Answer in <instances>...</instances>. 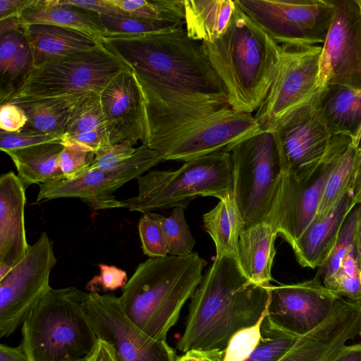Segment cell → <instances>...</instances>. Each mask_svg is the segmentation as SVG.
<instances>
[{"instance_id": "obj_15", "label": "cell", "mask_w": 361, "mask_h": 361, "mask_svg": "<svg viewBox=\"0 0 361 361\" xmlns=\"http://www.w3.org/2000/svg\"><path fill=\"white\" fill-rule=\"evenodd\" d=\"M87 310L99 339L112 348L115 361H176L175 350L166 341L155 340L126 317L120 297L88 293Z\"/></svg>"}, {"instance_id": "obj_4", "label": "cell", "mask_w": 361, "mask_h": 361, "mask_svg": "<svg viewBox=\"0 0 361 361\" xmlns=\"http://www.w3.org/2000/svg\"><path fill=\"white\" fill-rule=\"evenodd\" d=\"M206 264L197 252L149 258L139 264L120 296L126 317L148 336L166 341L200 285Z\"/></svg>"}, {"instance_id": "obj_18", "label": "cell", "mask_w": 361, "mask_h": 361, "mask_svg": "<svg viewBox=\"0 0 361 361\" xmlns=\"http://www.w3.org/2000/svg\"><path fill=\"white\" fill-rule=\"evenodd\" d=\"M315 95L281 119L272 130L284 173H312L328 148L332 135L319 114Z\"/></svg>"}, {"instance_id": "obj_2", "label": "cell", "mask_w": 361, "mask_h": 361, "mask_svg": "<svg viewBox=\"0 0 361 361\" xmlns=\"http://www.w3.org/2000/svg\"><path fill=\"white\" fill-rule=\"evenodd\" d=\"M269 286L250 281L235 258L215 257L192 296L177 349L225 350L236 333L256 325L265 315Z\"/></svg>"}, {"instance_id": "obj_40", "label": "cell", "mask_w": 361, "mask_h": 361, "mask_svg": "<svg viewBox=\"0 0 361 361\" xmlns=\"http://www.w3.org/2000/svg\"><path fill=\"white\" fill-rule=\"evenodd\" d=\"M159 216L157 213L146 212L142 214L138 223L142 249L143 253L149 258L169 255Z\"/></svg>"}, {"instance_id": "obj_32", "label": "cell", "mask_w": 361, "mask_h": 361, "mask_svg": "<svg viewBox=\"0 0 361 361\" xmlns=\"http://www.w3.org/2000/svg\"><path fill=\"white\" fill-rule=\"evenodd\" d=\"M359 147L351 141L346 147L326 181L315 216L326 214L346 192H349Z\"/></svg>"}, {"instance_id": "obj_57", "label": "cell", "mask_w": 361, "mask_h": 361, "mask_svg": "<svg viewBox=\"0 0 361 361\" xmlns=\"http://www.w3.org/2000/svg\"><path fill=\"white\" fill-rule=\"evenodd\" d=\"M357 305H360V307H361V302H359V303H357Z\"/></svg>"}, {"instance_id": "obj_13", "label": "cell", "mask_w": 361, "mask_h": 361, "mask_svg": "<svg viewBox=\"0 0 361 361\" xmlns=\"http://www.w3.org/2000/svg\"><path fill=\"white\" fill-rule=\"evenodd\" d=\"M321 54L322 46L318 45L281 46L273 82L254 116L261 130H272L281 119L317 94L320 89Z\"/></svg>"}, {"instance_id": "obj_14", "label": "cell", "mask_w": 361, "mask_h": 361, "mask_svg": "<svg viewBox=\"0 0 361 361\" xmlns=\"http://www.w3.org/2000/svg\"><path fill=\"white\" fill-rule=\"evenodd\" d=\"M163 161L155 150L142 144L123 164L111 170L89 167L78 176L39 184L37 202L56 198H80L97 210L121 208L114 193L128 182L137 179Z\"/></svg>"}, {"instance_id": "obj_33", "label": "cell", "mask_w": 361, "mask_h": 361, "mask_svg": "<svg viewBox=\"0 0 361 361\" xmlns=\"http://www.w3.org/2000/svg\"><path fill=\"white\" fill-rule=\"evenodd\" d=\"M104 36H142L185 27L184 20H154L128 15H99Z\"/></svg>"}, {"instance_id": "obj_30", "label": "cell", "mask_w": 361, "mask_h": 361, "mask_svg": "<svg viewBox=\"0 0 361 361\" xmlns=\"http://www.w3.org/2000/svg\"><path fill=\"white\" fill-rule=\"evenodd\" d=\"M87 94L14 102L27 118L21 131L64 136L71 111Z\"/></svg>"}, {"instance_id": "obj_49", "label": "cell", "mask_w": 361, "mask_h": 361, "mask_svg": "<svg viewBox=\"0 0 361 361\" xmlns=\"http://www.w3.org/2000/svg\"><path fill=\"white\" fill-rule=\"evenodd\" d=\"M32 0H0V20L20 17Z\"/></svg>"}, {"instance_id": "obj_27", "label": "cell", "mask_w": 361, "mask_h": 361, "mask_svg": "<svg viewBox=\"0 0 361 361\" xmlns=\"http://www.w3.org/2000/svg\"><path fill=\"white\" fill-rule=\"evenodd\" d=\"M62 142H47L5 152L14 163L18 176L25 188L65 179L59 167Z\"/></svg>"}, {"instance_id": "obj_23", "label": "cell", "mask_w": 361, "mask_h": 361, "mask_svg": "<svg viewBox=\"0 0 361 361\" xmlns=\"http://www.w3.org/2000/svg\"><path fill=\"white\" fill-rule=\"evenodd\" d=\"M33 66L67 54L89 49L102 40L83 31L50 24L23 25Z\"/></svg>"}, {"instance_id": "obj_45", "label": "cell", "mask_w": 361, "mask_h": 361, "mask_svg": "<svg viewBox=\"0 0 361 361\" xmlns=\"http://www.w3.org/2000/svg\"><path fill=\"white\" fill-rule=\"evenodd\" d=\"M99 274L95 276L87 283L91 292H96V288L100 286L104 290H115L123 288L128 281L127 273L115 266L99 264Z\"/></svg>"}, {"instance_id": "obj_22", "label": "cell", "mask_w": 361, "mask_h": 361, "mask_svg": "<svg viewBox=\"0 0 361 361\" xmlns=\"http://www.w3.org/2000/svg\"><path fill=\"white\" fill-rule=\"evenodd\" d=\"M317 109L331 135L350 137L356 146L361 142V90L328 84L315 95Z\"/></svg>"}, {"instance_id": "obj_28", "label": "cell", "mask_w": 361, "mask_h": 361, "mask_svg": "<svg viewBox=\"0 0 361 361\" xmlns=\"http://www.w3.org/2000/svg\"><path fill=\"white\" fill-rule=\"evenodd\" d=\"M235 6V0H184L188 37L200 42L219 38L226 30Z\"/></svg>"}, {"instance_id": "obj_42", "label": "cell", "mask_w": 361, "mask_h": 361, "mask_svg": "<svg viewBox=\"0 0 361 361\" xmlns=\"http://www.w3.org/2000/svg\"><path fill=\"white\" fill-rule=\"evenodd\" d=\"M63 145L59 164L65 179H71L90 167L94 153L75 145Z\"/></svg>"}, {"instance_id": "obj_26", "label": "cell", "mask_w": 361, "mask_h": 361, "mask_svg": "<svg viewBox=\"0 0 361 361\" xmlns=\"http://www.w3.org/2000/svg\"><path fill=\"white\" fill-rule=\"evenodd\" d=\"M23 25L50 24L89 33L102 40L105 32L96 13L69 4L66 0H32L20 16Z\"/></svg>"}, {"instance_id": "obj_19", "label": "cell", "mask_w": 361, "mask_h": 361, "mask_svg": "<svg viewBox=\"0 0 361 361\" xmlns=\"http://www.w3.org/2000/svg\"><path fill=\"white\" fill-rule=\"evenodd\" d=\"M100 97L109 143H143L147 135L145 99L133 71L116 75Z\"/></svg>"}, {"instance_id": "obj_3", "label": "cell", "mask_w": 361, "mask_h": 361, "mask_svg": "<svg viewBox=\"0 0 361 361\" xmlns=\"http://www.w3.org/2000/svg\"><path fill=\"white\" fill-rule=\"evenodd\" d=\"M202 46L224 84L230 107L241 113L257 111L273 82L281 46L236 3L224 33Z\"/></svg>"}, {"instance_id": "obj_31", "label": "cell", "mask_w": 361, "mask_h": 361, "mask_svg": "<svg viewBox=\"0 0 361 361\" xmlns=\"http://www.w3.org/2000/svg\"><path fill=\"white\" fill-rule=\"evenodd\" d=\"M32 66L31 50L23 28L19 31L1 35V104L14 92Z\"/></svg>"}, {"instance_id": "obj_11", "label": "cell", "mask_w": 361, "mask_h": 361, "mask_svg": "<svg viewBox=\"0 0 361 361\" xmlns=\"http://www.w3.org/2000/svg\"><path fill=\"white\" fill-rule=\"evenodd\" d=\"M276 43L286 47L323 44L334 13L333 0H235Z\"/></svg>"}, {"instance_id": "obj_29", "label": "cell", "mask_w": 361, "mask_h": 361, "mask_svg": "<svg viewBox=\"0 0 361 361\" xmlns=\"http://www.w3.org/2000/svg\"><path fill=\"white\" fill-rule=\"evenodd\" d=\"M205 231L212 238L216 257L229 256L238 261V243L245 224L233 192L202 216Z\"/></svg>"}, {"instance_id": "obj_5", "label": "cell", "mask_w": 361, "mask_h": 361, "mask_svg": "<svg viewBox=\"0 0 361 361\" xmlns=\"http://www.w3.org/2000/svg\"><path fill=\"white\" fill-rule=\"evenodd\" d=\"M88 293L75 286L51 288L21 327L31 361H87L99 338L87 310Z\"/></svg>"}, {"instance_id": "obj_7", "label": "cell", "mask_w": 361, "mask_h": 361, "mask_svg": "<svg viewBox=\"0 0 361 361\" xmlns=\"http://www.w3.org/2000/svg\"><path fill=\"white\" fill-rule=\"evenodd\" d=\"M128 69L132 68L102 40L93 48L32 66L4 103L101 93L116 75Z\"/></svg>"}, {"instance_id": "obj_46", "label": "cell", "mask_w": 361, "mask_h": 361, "mask_svg": "<svg viewBox=\"0 0 361 361\" xmlns=\"http://www.w3.org/2000/svg\"><path fill=\"white\" fill-rule=\"evenodd\" d=\"M27 122L24 111L16 104H1L0 128L6 133H17L23 130Z\"/></svg>"}, {"instance_id": "obj_56", "label": "cell", "mask_w": 361, "mask_h": 361, "mask_svg": "<svg viewBox=\"0 0 361 361\" xmlns=\"http://www.w3.org/2000/svg\"><path fill=\"white\" fill-rule=\"evenodd\" d=\"M11 266L0 262V280L3 279L12 269Z\"/></svg>"}, {"instance_id": "obj_53", "label": "cell", "mask_w": 361, "mask_h": 361, "mask_svg": "<svg viewBox=\"0 0 361 361\" xmlns=\"http://www.w3.org/2000/svg\"><path fill=\"white\" fill-rule=\"evenodd\" d=\"M331 361H361V343L345 345Z\"/></svg>"}, {"instance_id": "obj_58", "label": "cell", "mask_w": 361, "mask_h": 361, "mask_svg": "<svg viewBox=\"0 0 361 361\" xmlns=\"http://www.w3.org/2000/svg\"><path fill=\"white\" fill-rule=\"evenodd\" d=\"M359 335L361 336V329H360V331L359 333Z\"/></svg>"}, {"instance_id": "obj_20", "label": "cell", "mask_w": 361, "mask_h": 361, "mask_svg": "<svg viewBox=\"0 0 361 361\" xmlns=\"http://www.w3.org/2000/svg\"><path fill=\"white\" fill-rule=\"evenodd\" d=\"M25 187L13 171L0 177V262L11 267L26 254Z\"/></svg>"}, {"instance_id": "obj_12", "label": "cell", "mask_w": 361, "mask_h": 361, "mask_svg": "<svg viewBox=\"0 0 361 361\" xmlns=\"http://www.w3.org/2000/svg\"><path fill=\"white\" fill-rule=\"evenodd\" d=\"M57 263L47 232L29 246L25 255L0 280V338H7L51 288V273Z\"/></svg>"}, {"instance_id": "obj_41", "label": "cell", "mask_w": 361, "mask_h": 361, "mask_svg": "<svg viewBox=\"0 0 361 361\" xmlns=\"http://www.w3.org/2000/svg\"><path fill=\"white\" fill-rule=\"evenodd\" d=\"M262 319L256 325L243 329L232 337L225 349L223 361H244L249 357L259 342Z\"/></svg>"}, {"instance_id": "obj_37", "label": "cell", "mask_w": 361, "mask_h": 361, "mask_svg": "<svg viewBox=\"0 0 361 361\" xmlns=\"http://www.w3.org/2000/svg\"><path fill=\"white\" fill-rule=\"evenodd\" d=\"M324 286L341 298L361 302V261L356 247L343 259L339 268Z\"/></svg>"}, {"instance_id": "obj_36", "label": "cell", "mask_w": 361, "mask_h": 361, "mask_svg": "<svg viewBox=\"0 0 361 361\" xmlns=\"http://www.w3.org/2000/svg\"><path fill=\"white\" fill-rule=\"evenodd\" d=\"M100 94L90 92L74 105L68 117L64 136L92 130L106 131Z\"/></svg>"}, {"instance_id": "obj_34", "label": "cell", "mask_w": 361, "mask_h": 361, "mask_svg": "<svg viewBox=\"0 0 361 361\" xmlns=\"http://www.w3.org/2000/svg\"><path fill=\"white\" fill-rule=\"evenodd\" d=\"M299 338V336L276 327L266 313L260 324L259 342L244 361H279L293 348Z\"/></svg>"}, {"instance_id": "obj_6", "label": "cell", "mask_w": 361, "mask_h": 361, "mask_svg": "<svg viewBox=\"0 0 361 361\" xmlns=\"http://www.w3.org/2000/svg\"><path fill=\"white\" fill-rule=\"evenodd\" d=\"M135 196L121 208L142 214L176 207L186 208L199 197L222 200L233 192L230 151L216 152L184 164L175 171H149L137 179Z\"/></svg>"}, {"instance_id": "obj_25", "label": "cell", "mask_w": 361, "mask_h": 361, "mask_svg": "<svg viewBox=\"0 0 361 361\" xmlns=\"http://www.w3.org/2000/svg\"><path fill=\"white\" fill-rule=\"evenodd\" d=\"M354 338L349 322L334 312L322 325L300 337L279 361H331L346 342Z\"/></svg>"}, {"instance_id": "obj_55", "label": "cell", "mask_w": 361, "mask_h": 361, "mask_svg": "<svg viewBox=\"0 0 361 361\" xmlns=\"http://www.w3.org/2000/svg\"><path fill=\"white\" fill-rule=\"evenodd\" d=\"M359 214L357 224L356 250L358 257L361 261V203L358 204Z\"/></svg>"}, {"instance_id": "obj_48", "label": "cell", "mask_w": 361, "mask_h": 361, "mask_svg": "<svg viewBox=\"0 0 361 361\" xmlns=\"http://www.w3.org/2000/svg\"><path fill=\"white\" fill-rule=\"evenodd\" d=\"M225 350H190L180 357L176 361H223Z\"/></svg>"}, {"instance_id": "obj_17", "label": "cell", "mask_w": 361, "mask_h": 361, "mask_svg": "<svg viewBox=\"0 0 361 361\" xmlns=\"http://www.w3.org/2000/svg\"><path fill=\"white\" fill-rule=\"evenodd\" d=\"M267 317L276 327L302 336L322 325L332 314L339 297L328 289L317 273L310 280L269 285Z\"/></svg>"}, {"instance_id": "obj_1", "label": "cell", "mask_w": 361, "mask_h": 361, "mask_svg": "<svg viewBox=\"0 0 361 361\" xmlns=\"http://www.w3.org/2000/svg\"><path fill=\"white\" fill-rule=\"evenodd\" d=\"M102 41L132 68L142 88L145 142L188 120L230 107L202 42L190 39L185 27L142 36H104Z\"/></svg>"}, {"instance_id": "obj_50", "label": "cell", "mask_w": 361, "mask_h": 361, "mask_svg": "<svg viewBox=\"0 0 361 361\" xmlns=\"http://www.w3.org/2000/svg\"><path fill=\"white\" fill-rule=\"evenodd\" d=\"M0 361H31L23 344L17 347L0 344Z\"/></svg>"}, {"instance_id": "obj_51", "label": "cell", "mask_w": 361, "mask_h": 361, "mask_svg": "<svg viewBox=\"0 0 361 361\" xmlns=\"http://www.w3.org/2000/svg\"><path fill=\"white\" fill-rule=\"evenodd\" d=\"M349 192L356 204L361 203V142L358 149L357 158L350 183Z\"/></svg>"}, {"instance_id": "obj_54", "label": "cell", "mask_w": 361, "mask_h": 361, "mask_svg": "<svg viewBox=\"0 0 361 361\" xmlns=\"http://www.w3.org/2000/svg\"><path fill=\"white\" fill-rule=\"evenodd\" d=\"M23 28L20 17H11L0 20V35L21 30Z\"/></svg>"}, {"instance_id": "obj_9", "label": "cell", "mask_w": 361, "mask_h": 361, "mask_svg": "<svg viewBox=\"0 0 361 361\" xmlns=\"http://www.w3.org/2000/svg\"><path fill=\"white\" fill-rule=\"evenodd\" d=\"M261 129L252 114L232 108L197 116L145 141L164 160L188 161L230 151L241 140Z\"/></svg>"}, {"instance_id": "obj_8", "label": "cell", "mask_w": 361, "mask_h": 361, "mask_svg": "<svg viewBox=\"0 0 361 361\" xmlns=\"http://www.w3.org/2000/svg\"><path fill=\"white\" fill-rule=\"evenodd\" d=\"M233 195L245 228L270 223L282 174L280 154L272 130H260L231 149Z\"/></svg>"}, {"instance_id": "obj_43", "label": "cell", "mask_w": 361, "mask_h": 361, "mask_svg": "<svg viewBox=\"0 0 361 361\" xmlns=\"http://www.w3.org/2000/svg\"><path fill=\"white\" fill-rule=\"evenodd\" d=\"M129 142L110 145L94 153L90 167L107 171L114 169L128 161L137 148Z\"/></svg>"}, {"instance_id": "obj_21", "label": "cell", "mask_w": 361, "mask_h": 361, "mask_svg": "<svg viewBox=\"0 0 361 361\" xmlns=\"http://www.w3.org/2000/svg\"><path fill=\"white\" fill-rule=\"evenodd\" d=\"M356 205L351 194L348 192L326 214L314 217L291 246L300 265L319 269L325 263L346 216Z\"/></svg>"}, {"instance_id": "obj_16", "label": "cell", "mask_w": 361, "mask_h": 361, "mask_svg": "<svg viewBox=\"0 0 361 361\" xmlns=\"http://www.w3.org/2000/svg\"><path fill=\"white\" fill-rule=\"evenodd\" d=\"M334 13L322 46L319 85L361 90V0H333Z\"/></svg>"}, {"instance_id": "obj_35", "label": "cell", "mask_w": 361, "mask_h": 361, "mask_svg": "<svg viewBox=\"0 0 361 361\" xmlns=\"http://www.w3.org/2000/svg\"><path fill=\"white\" fill-rule=\"evenodd\" d=\"M124 14L147 20H184V0H111Z\"/></svg>"}, {"instance_id": "obj_24", "label": "cell", "mask_w": 361, "mask_h": 361, "mask_svg": "<svg viewBox=\"0 0 361 361\" xmlns=\"http://www.w3.org/2000/svg\"><path fill=\"white\" fill-rule=\"evenodd\" d=\"M278 235L272 224L259 223L245 228L238 243V262L252 282L268 286L273 281L271 268Z\"/></svg>"}, {"instance_id": "obj_44", "label": "cell", "mask_w": 361, "mask_h": 361, "mask_svg": "<svg viewBox=\"0 0 361 361\" xmlns=\"http://www.w3.org/2000/svg\"><path fill=\"white\" fill-rule=\"evenodd\" d=\"M63 136L60 135H43L24 131L6 133L1 130L0 149L6 152L9 150L47 142H63Z\"/></svg>"}, {"instance_id": "obj_38", "label": "cell", "mask_w": 361, "mask_h": 361, "mask_svg": "<svg viewBox=\"0 0 361 361\" xmlns=\"http://www.w3.org/2000/svg\"><path fill=\"white\" fill-rule=\"evenodd\" d=\"M358 214L359 207L357 204L346 216L329 258L318 269L317 273L320 276L323 283L333 276L339 268L343 259L356 247Z\"/></svg>"}, {"instance_id": "obj_47", "label": "cell", "mask_w": 361, "mask_h": 361, "mask_svg": "<svg viewBox=\"0 0 361 361\" xmlns=\"http://www.w3.org/2000/svg\"><path fill=\"white\" fill-rule=\"evenodd\" d=\"M66 1L71 5L96 13L98 15H126L111 2V0Z\"/></svg>"}, {"instance_id": "obj_52", "label": "cell", "mask_w": 361, "mask_h": 361, "mask_svg": "<svg viewBox=\"0 0 361 361\" xmlns=\"http://www.w3.org/2000/svg\"><path fill=\"white\" fill-rule=\"evenodd\" d=\"M87 361H115L114 351L107 343L99 339L94 352Z\"/></svg>"}, {"instance_id": "obj_10", "label": "cell", "mask_w": 361, "mask_h": 361, "mask_svg": "<svg viewBox=\"0 0 361 361\" xmlns=\"http://www.w3.org/2000/svg\"><path fill=\"white\" fill-rule=\"evenodd\" d=\"M351 141L347 135H332L325 154L312 173L282 172L270 223L290 246L314 219L329 176Z\"/></svg>"}, {"instance_id": "obj_39", "label": "cell", "mask_w": 361, "mask_h": 361, "mask_svg": "<svg viewBox=\"0 0 361 361\" xmlns=\"http://www.w3.org/2000/svg\"><path fill=\"white\" fill-rule=\"evenodd\" d=\"M184 209L176 207L169 216H159L169 255L185 256L192 252L195 240L185 221Z\"/></svg>"}]
</instances>
